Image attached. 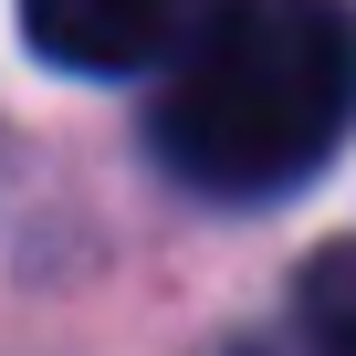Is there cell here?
I'll list each match as a JSON object with an SVG mask.
<instances>
[{
  "instance_id": "6da1fadb",
  "label": "cell",
  "mask_w": 356,
  "mask_h": 356,
  "mask_svg": "<svg viewBox=\"0 0 356 356\" xmlns=\"http://www.w3.org/2000/svg\"><path fill=\"white\" fill-rule=\"evenodd\" d=\"M356 126V11L346 0H210L168 53L157 157L210 200H283Z\"/></svg>"
},
{
  "instance_id": "3957f363",
  "label": "cell",
  "mask_w": 356,
  "mask_h": 356,
  "mask_svg": "<svg viewBox=\"0 0 356 356\" xmlns=\"http://www.w3.org/2000/svg\"><path fill=\"white\" fill-rule=\"evenodd\" d=\"M231 356H356V325H335V314H314V304H293L283 325H262V335H241Z\"/></svg>"
},
{
  "instance_id": "7a4b0ae2",
  "label": "cell",
  "mask_w": 356,
  "mask_h": 356,
  "mask_svg": "<svg viewBox=\"0 0 356 356\" xmlns=\"http://www.w3.org/2000/svg\"><path fill=\"white\" fill-rule=\"evenodd\" d=\"M200 22H210V0H22L32 53L63 63V74H95V84L168 63Z\"/></svg>"
}]
</instances>
